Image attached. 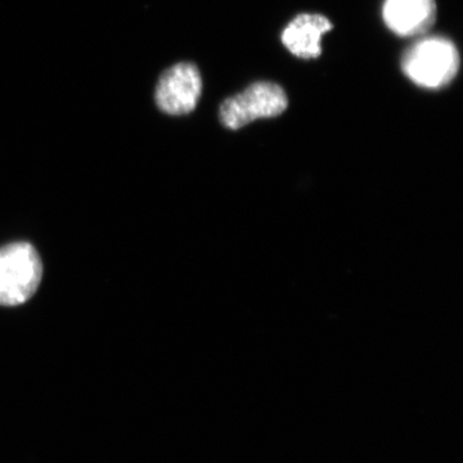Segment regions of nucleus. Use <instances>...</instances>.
<instances>
[{"instance_id":"obj_1","label":"nucleus","mask_w":463,"mask_h":463,"mask_svg":"<svg viewBox=\"0 0 463 463\" xmlns=\"http://www.w3.org/2000/svg\"><path fill=\"white\" fill-rule=\"evenodd\" d=\"M402 69L419 87L441 90L456 78L459 53L449 39L432 36L417 42L405 52Z\"/></svg>"},{"instance_id":"obj_2","label":"nucleus","mask_w":463,"mask_h":463,"mask_svg":"<svg viewBox=\"0 0 463 463\" xmlns=\"http://www.w3.org/2000/svg\"><path fill=\"white\" fill-rule=\"evenodd\" d=\"M43 264L27 242L0 248V306L17 307L33 297L41 285Z\"/></svg>"},{"instance_id":"obj_3","label":"nucleus","mask_w":463,"mask_h":463,"mask_svg":"<svg viewBox=\"0 0 463 463\" xmlns=\"http://www.w3.org/2000/svg\"><path fill=\"white\" fill-rule=\"evenodd\" d=\"M288 106V96L279 84L259 81L242 93L225 99L219 109V118L228 129L239 130L258 118H276Z\"/></svg>"},{"instance_id":"obj_4","label":"nucleus","mask_w":463,"mask_h":463,"mask_svg":"<svg viewBox=\"0 0 463 463\" xmlns=\"http://www.w3.org/2000/svg\"><path fill=\"white\" fill-rule=\"evenodd\" d=\"M203 93V79L199 69L190 62L176 63L158 79L157 108L167 115L190 114L196 109Z\"/></svg>"},{"instance_id":"obj_5","label":"nucleus","mask_w":463,"mask_h":463,"mask_svg":"<svg viewBox=\"0 0 463 463\" xmlns=\"http://www.w3.org/2000/svg\"><path fill=\"white\" fill-rule=\"evenodd\" d=\"M383 17L386 26L399 36L421 35L437 20L435 0H385Z\"/></svg>"},{"instance_id":"obj_6","label":"nucleus","mask_w":463,"mask_h":463,"mask_svg":"<svg viewBox=\"0 0 463 463\" xmlns=\"http://www.w3.org/2000/svg\"><path fill=\"white\" fill-rule=\"evenodd\" d=\"M332 24L321 14H303L283 30L282 43L294 56L310 60L321 56L323 33L330 32Z\"/></svg>"}]
</instances>
